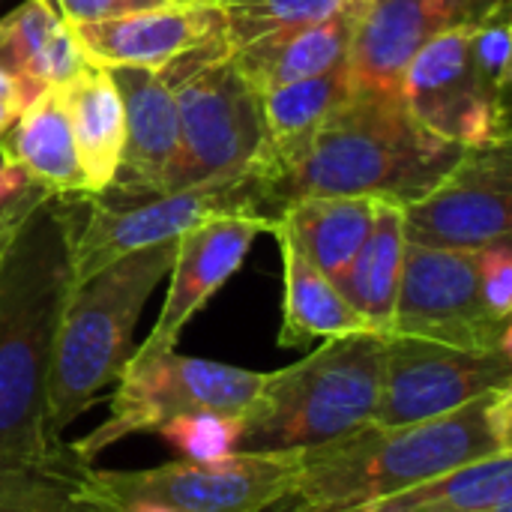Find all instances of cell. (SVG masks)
<instances>
[{"mask_svg": "<svg viewBox=\"0 0 512 512\" xmlns=\"http://www.w3.org/2000/svg\"><path fill=\"white\" fill-rule=\"evenodd\" d=\"M81 198L51 192L0 258V471L51 468L69 453L48 438V378L75 288L72 237Z\"/></svg>", "mask_w": 512, "mask_h": 512, "instance_id": "obj_1", "label": "cell"}, {"mask_svg": "<svg viewBox=\"0 0 512 512\" xmlns=\"http://www.w3.org/2000/svg\"><path fill=\"white\" fill-rule=\"evenodd\" d=\"M512 390H498L465 408L411 423L375 426L303 450L291 492L264 512H357L453 468L510 453Z\"/></svg>", "mask_w": 512, "mask_h": 512, "instance_id": "obj_2", "label": "cell"}, {"mask_svg": "<svg viewBox=\"0 0 512 512\" xmlns=\"http://www.w3.org/2000/svg\"><path fill=\"white\" fill-rule=\"evenodd\" d=\"M462 156L465 147L426 129L402 93L354 87L306 153L282 177L258 186L261 207L267 219L309 195H354L405 207L441 183Z\"/></svg>", "mask_w": 512, "mask_h": 512, "instance_id": "obj_3", "label": "cell"}, {"mask_svg": "<svg viewBox=\"0 0 512 512\" xmlns=\"http://www.w3.org/2000/svg\"><path fill=\"white\" fill-rule=\"evenodd\" d=\"M174 249L177 240L138 249L72 288L48 378V438L54 444H63V432L108 384H117L132 357L135 324L153 288L168 276Z\"/></svg>", "mask_w": 512, "mask_h": 512, "instance_id": "obj_4", "label": "cell"}, {"mask_svg": "<svg viewBox=\"0 0 512 512\" xmlns=\"http://www.w3.org/2000/svg\"><path fill=\"white\" fill-rule=\"evenodd\" d=\"M384 339L378 333L324 339L300 363L264 375L258 399L243 414L237 447L249 453L312 450L372 423Z\"/></svg>", "mask_w": 512, "mask_h": 512, "instance_id": "obj_5", "label": "cell"}, {"mask_svg": "<svg viewBox=\"0 0 512 512\" xmlns=\"http://www.w3.org/2000/svg\"><path fill=\"white\" fill-rule=\"evenodd\" d=\"M159 75L174 90L180 117L165 195L246 177L264 138L261 96L234 66L225 39L177 57Z\"/></svg>", "mask_w": 512, "mask_h": 512, "instance_id": "obj_6", "label": "cell"}, {"mask_svg": "<svg viewBox=\"0 0 512 512\" xmlns=\"http://www.w3.org/2000/svg\"><path fill=\"white\" fill-rule=\"evenodd\" d=\"M264 375L267 372L183 357L174 348L156 354L132 351L126 369L117 378L108 420L99 423L90 435L78 438L69 450L75 459L90 465L105 447L138 432H156L174 417L201 411L243 417L258 399Z\"/></svg>", "mask_w": 512, "mask_h": 512, "instance_id": "obj_7", "label": "cell"}, {"mask_svg": "<svg viewBox=\"0 0 512 512\" xmlns=\"http://www.w3.org/2000/svg\"><path fill=\"white\" fill-rule=\"evenodd\" d=\"M81 210L84 222L78 219L72 237L75 285L120 261L123 255L177 240L183 231L210 216H264L261 189L252 174L231 183L153 198H117L111 192L84 195Z\"/></svg>", "mask_w": 512, "mask_h": 512, "instance_id": "obj_8", "label": "cell"}, {"mask_svg": "<svg viewBox=\"0 0 512 512\" xmlns=\"http://www.w3.org/2000/svg\"><path fill=\"white\" fill-rule=\"evenodd\" d=\"M303 465V450H234L216 462H168L144 471H93L90 483L111 501H153L177 512H264L279 504Z\"/></svg>", "mask_w": 512, "mask_h": 512, "instance_id": "obj_9", "label": "cell"}, {"mask_svg": "<svg viewBox=\"0 0 512 512\" xmlns=\"http://www.w3.org/2000/svg\"><path fill=\"white\" fill-rule=\"evenodd\" d=\"M498 390H512V351H471L414 336H387L372 423L393 429L435 420Z\"/></svg>", "mask_w": 512, "mask_h": 512, "instance_id": "obj_10", "label": "cell"}, {"mask_svg": "<svg viewBox=\"0 0 512 512\" xmlns=\"http://www.w3.org/2000/svg\"><path fill=\"white\" fill-rule=\"evenodd\" d=\"M390 336H414L471 351L512 348L510 321L492 318L480 297L477 252L432 249L408 240Z\"/></svg>", "mask_w": 512, "mask_h": 512, "instance_id": "obj_11", "label": "cell"}, {"mask_svg": "<svg viewBox=\"0 0 512 512\" xmlns=\"http://www.w3.org/2000/svg\"><path fill=\"white\" fill-rule=\"evenodd\" d=\"M408 111L435 135L483 150L510 141V108L483 93L471 57V21L435 33L402 78Z\"/></svg>", "mask_w": 512, "mask_h": 512, "instance_id": "obj_12", "label": "cell"}, {"mask_svg": "<svg viewBox=\"0 0 512 512\" xmlns=\"http://www.w3.org/2000/svg\"><path fill=\"white\" fill-rule=\"evenodd\" d=\"M405 240L432 249H468L512 237L510 141L465 150L456 168L423 198L402 207Z\"/></svg>", "mask_w": 512, "mask_h": 512, "instance_id": "obj_13", "label": "cell"}, {"mask_svg": "<svg viewBox=\"0 0 512 512\" xmlns=\"http://www.w3.org/2000/svg\"><path fill=\"white\" fill-rule=\"evenodd\" d=\"M273 222L264 216H210L177 237L171 282L162 312L144 339L141 354L171 351L186 324L207 306V300L243 267L258 234L270 231Z\"/></svg>", "mask_w": 512, "mask_h": 512, "instance_id": "obj_14", "label": "cell"}, {"mask_svg": "<svg viewBox=\"0 0 512 512\" xmlns=\"http://www.w3.org/2000/svg\"><path fill=\"white\" fill-rule=\"evenodd\" d=\"M90 66L165 69L177 57L222 42V12L216 3L174 0L156 9L126 12L105 21L72 27Z\"/></svg>", "mask_w": 512, "mask_h": 512, "instance_id": "obj_15", "label": "cell"}, {"mask_svg": "<svg viewBox=\"0 0 512 512\" xmlns=\"http://www.w3.org/2000/svg\"><path fill=\"white\" fill-rule=\"evenodd\" d=\"M489 0H372L348 45V72L357 90L402 93L414 54L441 30L471 21Z\"/></svg>", "mask_w": 512, "mask_h": 512, "instance_id": "obj_16", "label": "cell"}, {"mask_svg": "<svg viewBox=\"0 0 512 512\" xmlns=\"http://www.w3.org/2000/svg\"><path fill=\"white\" fill-rule=\"evenodd\" d=\"M123 102L126 138L120 168L108 189L117 198L165 195V183L180 147V117L174 90L153 69H108Z\"/></svg>", "mask_w": 512, "mask_h": 512, "instance_id": "obj_17", "label": "cell"}, {"mask_svg": "<svg viewBox=\"0 0 512 512\" xmlns=\"http://www.w3.org/2000/svg\"><path fill=\"white\" fill-rule=\"evenodd\" d=\"M351 90L354 84H351L348 63H339L324 75L294 81L288 87L261 96L264 138H261V153L249 171L258 180V186L282 177L306 153L315 132L351 96Z\"/></svg>", "mask_w": 512, "mask_h": 512, "instance_id": "obj_18", "label": "cell"}, {"mask_svg": "<svg viewBox=\"0 0 512 512\" xmlns=\"http://www.w3.org/2000/svg\"><path fill=\"white\" fill-rule=\"evenodd\" d=\"M360 12L363 9H351L324 24L270 33L264 39H255V42L231 51L234 66L240 69V75L249 81V87L258 96L288 87L294 81L324 75L333 66L345 63Z\"/></svg>", "mask_w": 512, "mask_h": 512, "instance_id": "obj_19", "label": "cell"}, {"mask_svg": "<svg viewBox=\"0 0 512 512\" xmlns=\"http://www.w3.org/2000/svg\"><path fill=\"white\" fill-rule=\"evenodd\" d=\"M60 93L66 102L84 189L87 195H99L111 186L123 156L126 117L120 93L111 72L90 63H84L75 78L60 84Z\"/></svg>", "mask_w": 512, "mask_h": 512, "instance_id": "obj_20", "label": "cell"}, {"mask_svg": "<svg viewBox=\"0 0 512 512\" xmlns=\"http://www.w3.org/2000/svg\"><path fill=\"white\" fill-rule=\"evenodd\" d=\"M372 213L375 198L309 195L285 204L273 219V228H279L327 279H339L366 243Z\"/></svg>", "mask_w": 512, "mask_h": 512, "instance_id": "obj_21", "label": "cell"}, {"mask_svg": "<svg viewBox=\"0 0 512 512\" xmlns=\"http://www.w3.org/2000/svg\"><path fill=\"white\" fill-rule=\"evenodd\" d=\"M402 258H405V219L402 204L375 201L372 228L354 261L345 267L333 285L351 303V309L366 321V327L378 336H390L399 282H402Z\"/></svg>", "mask_w": 512, "mask_h": 512, "instance_id": "obj_22", "label": "cell"}, {"mask_svg": "<svg viewBox=\"0 0 512 512\" xmlns=\"http://www.w3.org/2000/svg\"><path fill=\"white\" fill-rule=\"evenodd\" d=\"M282 252L285 270V300H282V330L279 345L297 348L315 339H339L354 333H372L366 321L339 294L333 279H327L279 228L270 231Z\"/></svg>", "mask_w": 512, "mask_h": 512, "instance_id": "obj_23", "label": "cell"}, {"mask_svg": "<svg viewBox=\"0 0 512 512\" xmlns=\"http://www.w3.org/2000/svg\"><path fill=\"white\" fill-rule=\"evenodd\" d=\"M0 141L9 162L21 165L36 183L60 195H87L60 87H42Z\"/></svg>", "mask_w": 512, "mask_h": 512, "instance_id": "obj_24", "label": "cell"}, {"mask_svg": "<svg viewBox=\"0 0 512 512\" xmlns=\"http://www.w3.org/2000/svg\"><path fill=\"white\" fill-rule=\"evenodd\" d=\"M75 30L48 0H24L0 18V66L12 75L60 87L84 66Z\"/></svg>", "mask_w": 512, "mask_h": 512, "instance_id": "obj_25", "label": "cell"}, {"mask_svg": "<svg viewBox=\"0 0 512 512\" xmlns=\"http://www.w3.org/2000/svg\"><path fill=\"white\" fill-rule=\"evenodd\" d=\"M357 512H512V453L453 468Z\"/></svg>", "mask_w": 512, "mask_h": 512, "instance_id": "obj_26", "label": "cell"}, {"mask_svg": "<svg viewBox=\"0 0 512 512\" xmlns=\"http://www.w3.org/2000/svg\"><path fill=\"white\" fill-rule=\"evenodd\" d=\"M87 462L69 450L39 471H0V512H102L87 495Z\"/></svg>", "mask_w": 512, "mask_h": 512, "instance_id": "obj_27", "label": "cell"}, {"mask_svg": "<svg viewBox=\"0 0 512 512\" xmlns=\"http://www.w3.org/2000/svg\"><path fill=\"white\" fill-rule=\"evenodd\" d=\"M216 6L222 12V36L228 51H237L270 33L300 30L324 24L351 9H366L345 0H219Z\"/></svg>", "mask_w": 512, "mask_h": 512, "instance_id": "obj_28", "label": "cell"}, {"mask_svg": "<svg viewBox=\"0 0 512 512\" xmlns=\"http://www.w3.org/2000/svg\"><path fill=\"white\" fill-rule=\"evenodd\" d=\"M510 0H489L471 18V57L483 93L507 105L510 93Z\"/></svg>", "mask_w": 512, "mask_h": 512, "instance_id": "obj_29", "label": "cell"}, {"mask_svg": "<svg viewBox=\"0 0 512 512\" xmlns=\"http://www.w3.org/2000/svg\"><path fill=\"white\" fill-rule=\"evenodd\" d=\"M243 432L240 414H219V411H201L174 417L165 426L156 429V435L177 450L186 462H216L237 450Z\"/></svg>", "mask_w": 512, "mask_h": 512, "instance_id": "obj_30", "label": "cell"}, {"mask_svg": "<svg viewBox=\"0 0 512 512\" xmlns=\"http://www.w3.org/2000/svg\"><path fill=\"white\" fill-rule=\"evenodd\" d=\"M480 297L492 318L510 321L512 315V246L510 240L477 249Z\"/></svg>", "mask_w": 512, "mask_h": 512, "instance_id": "obj_31", "label": "cell"}, {"mask_svg": "<svg viewBox=\"0 0 512 512\" xmlns=\"http://www.w3.org/2000/svg\"><path fill=\"white\" fill-rule=\"evenodd\" d=\"M54 6V12L69 24H90V21H105V18H117L126 12H141V9H156L174 0H48Z\"/></svg>", "mask_w": 512, "mask_h": 512, "instance_id": "obj_32", "label": "cell"}, {"mask_svg": "<svg viewBox=\"0 0 512 512\" xmlns=\"http://www.w3.org/2000/svg\"><path fill=\"white\" fill-rule=\"evenodd\" d=\"M45 84L39 81H30V78H21V75H12L0 66V135L18 120V114L39 96Z\"/></svg>", "mask_w": 512, "mask_h": 512, "instance_id": "obj_33", "label": "cell"}, {"mask_svg": "<svg viewBox=\"0 0 512 512\" xmlns=\"http://www.w3.org/2000/svg\"><path fill=\"white\" fill-rule=\"evenodd\" d=\"M51 192H54V189H48V186H42V183H33L21 198H15L12 204L0 207V258H3V252H6V246L12 243L15 231L24 225V219H27V216L36 210V204L45 201Z\"/></svg>", "mask_w": 512, "mask_h": 512, "instance_id": "obj_34", "label": "cell"}, {"mask_svg": "<svg viewBox=\"0 0 512 512\" xmlns=\"http://www.w3.org/2000/svg\"><path fill=\"white\" fill-rule=\"evenodd\" d=\"M36 180L21 168V165H6V168H0V207H6V204H12L15 198H21L30 186H33Z\"/></svg>", "mask_w": 512, "mask_h": 512, "instance_id": "obj_35", "label": "cell"}, {"mask_svg": "<svg viewBox=\"0 0 512 512\" xmlns=\"http://www.w3.org/2000/svg\"><path fill=\"white\" fill-rule=\"evenodd\" d=\"M84 483H87V495L96 501V507H99L102 512H177V510H171V507L153 504V501H111V498L99 495V492L93 489V483H90V468H87Z\"/></svg>", "mask_w": 512, "mask_h": 512, "instance_id": "obj_36", "label": "cell"}, {"mask_svg": "<svg viewBox=\"0 0 512 512\" xmlns=\"http://www.w3.org/2000/svg\"><path fill=\"white\" fill-rule=\"evenodd\" d=\"M6 165H12V162H9V153H6V147L0 141V168H6Z\"/></svg>", "mask_w": 512, "mask_h": 512, "instance_id": "obj_37", "label": "cell"}, {"mask_svg": "<svg viewBox=\"0 0 512 512\" xmlns=\"http://www.w3.org/2000/svg\"><path fill=\"white\" fill-rule=\"evenodd\" d=\"M345 3H351V6H369L372 0H345Z\"/></svg>", "mask_w": 512, "mask_h": 512, "instance_id": "obj_38", "label": "cell"}]
</instances>
